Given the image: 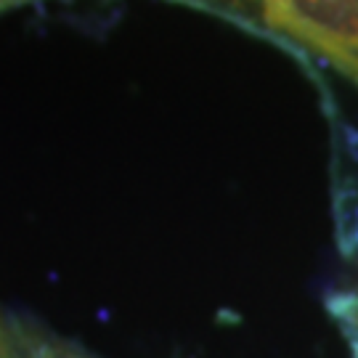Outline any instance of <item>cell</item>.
I'll list each match as a JSON object with an SVG mask.
<instances>
[{"mask_svg":"<svg viewBox=\"0 0 358 358\" xmlns=\"http://www.w3.org/2000/svg\"><path fill=\"white\" fill-rule=\"evenodd\" d=\"M0 358H22L19 327H13L0 316Z\"/></svg>","mask_w":358,"mask_h":358,"instance_id":"3","label":"cell"},{"mask_svg":"<svg viewBox=\"0 0 358 358\" xmlns=\"http://www.w3.org/2000/svg\"><path fill=\"white\" fill-rule=\"evenodd\" d=\"M260 22L358 85V0H250Z\"/></svg>","mask_w":358,"mask_h":358,"instance_id":"1","label":"cell"},{"mask_svg":"<svg viewBox=\"0 0 358 358\" xmlns=\"http://www.w3.org/2000/svg\"><path fill=\"white\" fill-rule=\"evenodd\" d=\"M19 345H22V358H90L80 348L66 345L35 327H19Z\"/></svg>","mask_w":358,"mask_h":358,"instance_id":"2","label":"cell"}]
</instances>
